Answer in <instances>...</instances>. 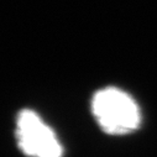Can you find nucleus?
<instances>
[{"instance_id": "obj_1", "label": "nucleus", "mask_w": 157, "mask_h": 157, "mask_svg": "<svg viewBox=\"0 0 157 157\" xmlns=\"http://www.w3.org/2000/svg\"><path fill=\"white\" fill-rule=\"evenodd\" d=\"M92 110L100 128L111 135H124L137 129L141 115L135 100L116 88L99 90L92 101Z\"/></svg>"}, {"instance_id": "obj_2", "label": "nucleus", "mask_w": 157, "mask_h": 157, "mask_svg": "<svg viewBox=\"0 0 157 157\" xmlns=\"http://www.w3.org/2000/svg\"><path fill=\"white\" fill-rule=\"evenodd\" d=\"M20 150L29 157H62V145L50 126L32 110H22L16 123Z\"/></svg>"}]
</instances>
